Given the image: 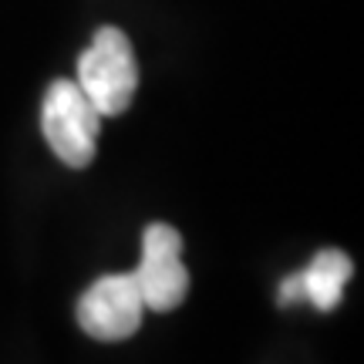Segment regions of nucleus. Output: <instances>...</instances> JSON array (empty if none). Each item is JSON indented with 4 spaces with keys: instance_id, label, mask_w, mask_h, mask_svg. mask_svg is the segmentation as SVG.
Here are the masks:
<instances>
[{
    "instance_id": "obj_1",
    "label": "nucleus",
    "mask_w": 364,
    "mask_h": 364,
    "mask_svg": "<svg viewBox=\"0 0 364 364\" xmlns=\"http://www.w3.org/2000/svg\"><path fill=\"white\" fill-rule=\"evenodd\" d=\"M85 98L98 115L112 118L122 115L139 91V61L132 51V41L118 27H102L85 54L78 58V78H75Z\"/></svg>"
},
{
    "instance_id": "obj_2",
    "label": "nucleus",
    "mask_w": 364,
    "mask_h": 364,
    "mask_svg": "<svg viewBox=\"0 0 364 364\" xmlns=\"http://www.w3.org/2000/svg\"><path fill=\"white\" fill-rule=\"evenodd\" d=\"M41 129L51 145V152L71 169H85L95 159L98 149V132H102V115L98 108L85 98V91L75 81H54L44 95L41 108Z\"/></svg>"
},
{
    "instance_id": "obj_3",
    "label": "nucleus",
    "mask_w": 364,
    "mask_h": 364,
    "mask_svg": "<svg viewBox=\"0 0 364 364\" xmlns=\"http://www.w3.org/2000/svg\"><path fill=\"white\" fill-rule=\"evenodd\" d=\"M145 311H176L189 294V270L182 263V236L169 223L145 226L142 260L132 270Z\"/></svg>"
},
{
    "instance_id": "obj_4",
    "label": "nucleus",
    "mask_w": 364,
    "mask_h": 364,
    "mask_svg": "<svg viewBox=\"0 0 364 364\" xmlns=\"http://www.w3.org/2000/svg\"><path fill=\"white\" fill-rule=\"evenodd\" d=\"M142 294L132 280V273H108L81 294L78 324L95 341H125L142 327Z\"/></svg>"
},
{
    "instance_id": "obj_5",
    "label": "nucleus",
    "mask_w": 364,
    "mask_h": 364,
    "mask_svg": "<svg viewBox=\"0 0 364 364\" xmlns=\"http://www.w3.org/2000/svg\"><path fill=\"white\" fill-rule=\"evenodd\" d=\"M354 277V263L341 250H321L307 270H300L304 300H311L317 311H334L344 297V287Z\"/></svg>"
},
{
    "instance_id": "obj_6",
    "label": "nucleus",
    "mask_w": 364,
    "mask_h": 364,
    "mask_svg": "<svg viewBox=\"0 0 364 364\" xmlns=\"http://www.w3.org/2000/svg\"><path fill=\"white\" fill-rule=\"evenodd\" d=\"M300 300H304V284H300V273H290V277H284V284H280L277 304H280V307H290V304H300Z\"/></svg>"
}]
</instances>
